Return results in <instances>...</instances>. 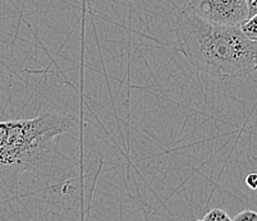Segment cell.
Returning a JSON list of instances; mask_svg holds the SVG:
<instances>
[{
  "label": "cell",
  "mask_w": 257,
  "mask_h": 221,
  "mask_svg": "<svg viewBox=\"0 0 257 221\" xmlns=\"http://www.w3.org/2000/svg\"><path fill=\"white\" fill-rule=\"evenodd\" d=\"M175 37L179 53L209 76L224 81L257 71V41L239 26L205 21L187 6L175 18Z\"/></svg>",
  "instance_id": "cell-1"
},
{
  "label": "cell",
  "mask_w": 257,
  "mask_h": 221,
  "mask_svg": "<svg viewBox=\"0 0 257 221\" xmlns=\"http://www.w3.org/2000/svg\"><path fill=\"white\" fill-rule=\"evenodd\" d=\"M187 6L209 22L240 26L249 18L247 0H188Z\"/></svg>",
  "instance_id": "cell-3"
},
{
  "label": "cell",
  "mask_w": 257,
  "mask_h": 221,
  "mask_svg": "<svg viewBox=\"0 0 257 221\" xmlns=\"http://www.w3.org/2000/svg\"><path fill=\"white\" fill-rule=\"evenodd\" d=\"M68 127L69 120L58 113L0 122V187L17 192L23 174L45 160L55 138Z\"/></svg>",
  "instance_id": "cell-2"
},
{
  "label": "cell",
  "mask_w": 257,
  "mask_h": 221,
  "mask_svg": "<svg viewBox=\"0 0 257 221\" xmlns=\"http://www.w3.org/2000/svg\"><path fill=\"white\" fill-rule=\"evenodd\" d=\"M246 184L252 189H257V173H251L246 176Z\"/></svg>",
  "instance_id": "cell-7"
},
{
  "label": "cell",
  "mask_w": 257,
  "mask_h": 221,
  "mask_svg": "<svg viewBox=\"0 0 257 221\" xmlns=\"http://www.w3.org/2000/svg\"><path fill=\"white\" fill-rule=\"evenodd\" d=\"M202 221H223V220H232V217L229 216L226 211L221 210V208H212L209 212L205 213V216L201 218Z\"/></svg>",
  "instance_id": "cell-5"
},
{
  "label": "cell",
  "mask_w": 257,
  "mask_h": 221,
  "mask_svg": "<svg viewBox=\"0 0 257 221\" xmlns=\"http://www.w3.org/2000/svg\"><path fill=\"white\" fill-rule=\"evenodd\" d=\"M257 221V212L253 210H244L233 216L232 221Z\"/></svg>",
  "instance_id": "cell-6"
},
{
  "label": "cell",
  "mask_w": 257,
  "mask_h": 221,
  "mask_svg": "<svg viewBox=\"0 0 257 221\" xmlns=\"http://www.w3.org/2000/svg\"><path fill=\"white\" fill-rule=\"evenodd\" d=\"M247 4H248L249 17H251L254 13H257V0H247Z\"/></svg>",
  "instance_id": "cell-8"
},
{
  "label": "cell",
  "mask_w": 257,
  "mask_h": 221,
  "mask_svg": "<svg viewBox=\"0 0 257 221\" xmlns=\"http://www.w3.org/2000/svg\"><path fill=\"white\" fill-rule=\"evenodd\" d=\"M239 27L248 39L257 41V13H254L248 20L244 21Z\"/></svg>",
  "instance_id": "cell-4"
}]
</instances>
